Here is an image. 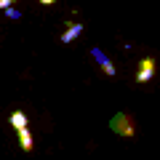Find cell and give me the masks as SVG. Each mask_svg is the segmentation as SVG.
I'll use <instances>...</instances> for the list:
<instances>
[{
	"label": "cell",
	"mask_w": 160,
	"mask_h": 160,
	"mask_svg": "<svg viewBox=\"0 0 160 160\" xmlns=\"http://www.w3.org/2000/svg\"><path fill=\"white\" fill-rule=\"evenodd\" d=\"M109 128H112L118 136H126V139H133V136H136V128H133L131 115H128V112L112 115V118H109Z\"/></svg>",
	"instance_id": "1"
},
{
	"label": "cell",
	"mask_w": 160,
	"mask_h": 160,
	"mask_svg": "<svg viewBox=\"0 0 160 160\" xmlns=\"http://www.w3.org/2000/svg\"><path fill=\"white\" fill-rule=\"evenodd\" d=\"M155 78V59H142L136 72V83H149Z\"/></svg>",
	"instance_id": "2"
},
{
	"label": "cell",
	"mask_w": 160,
	"mask_h": 160,
	"mask_svg": "<svg viewBox=\"0 0 160 160\" xmlns=\"http://www.w3.org/2000/svg\"><path fill=\"white\" fill-rule=\"evenodd\" d=\"M91 56L96 59L99 64H102L104 75H109V78H115V75H118V69H115V64H112V62H109V59H107V56L102 53V48H91Z\"/></svg>",
	"instance_id": "3"
},
{
	"label": "cell",
	"mask_w": 160,
	"mask_h": 160,
	"mask_svg": "<svg viewBox=\"0 0 160 160\" xmlns=\"http://www.w3.org/2000/svg\"><path fill=\"white\" fill-rule=\"evenodd\" d=\"M80 32H83V24L69 22V24H67V32L62 35V43H64V46H69L72 40H78V38H80Z\"/></svg>",
	"instance_id": "4"
},
{
	"label": "cell",
	"mask_w": 160,
	"mask_h": 160,
	"mask_svg": "<svg viewBox=\"0 0 160 160\" xmlns=\"http://www.w3.org/2000/svg\"><path fill=\"white\" fill-rule=\"evenodd\" d=\"M19 144H22L24 152H32L35 142H32V131H29V128H19Z\"/></svg>",
	"instance_id": "5"
},
{
	"label": "cell",
	"mask_w": 160,
	"mask_h": 160,
	"mask_svg": "<svg viewBox=\"0 0 160 160\" xmlns=\"http://www.w3.org/2000/svg\"><path fill=\"white\" fill-rule=\"evenodd\" d=\"M11 126L16 128V131L19 128H27V115L24 112H11Z\"/></svg>",
	"instance_id": "6"
},
{
	"label": "cell",
	"mask_w": 160,
	"mask_h": 160,
	"mask_svg": "<svg viewBox=\"0 0 160 160\" xmlns=\"http://www.w3.org/2000/svg\"><path fill=\"white\" fill-rule=\"evenodd\" d=\"M3 13H6L8 19H22V11H16V8H11V6H8V8H6Z\"/></svg>",
	"instance_id": "7"
},
{
	"label": "cell",
	"mask_w": 160,
	"mask_h": 160,
	"mask_svg": "<svg viewBox=\"0 0 160 160\" xmlns=\"http://www.w3.org/2000/svg\"><path fill=\"white\" fill-rule=\"evenodd\" d=\"M8 6H11V3H8V0H0V11H6Z\"/></svg>",
	"instance_id": "8"
},
{
	"label": "cell",
	"mask_w": 160,
	"mask_h": 160,
	"mask_svg": "<svg viewBox=\"0 0 160 160\" xmlns=\"http://www.w3.org/2000/svg\"><path fill=\"white\" fill-rule=\"evenodd\" d=\"M40 3H43V6H53V3H56V0H40Z\"/></svg>",
	"instance_id": "9"
},
{
	"label": "cell",
	"mask_w": 160,
	"mask_h": 160,
	"mask_svg": "<svg viewBox=\"0 0 160 160\" xmlns=\"http://www.w3.org/2000/svg\"><path fill=\"white\" fill-rule=\"evenodd\" d=\"M8 3H16V0H8Z\"/></svg>",
	"instance_id": "10"
}]
</instances>
